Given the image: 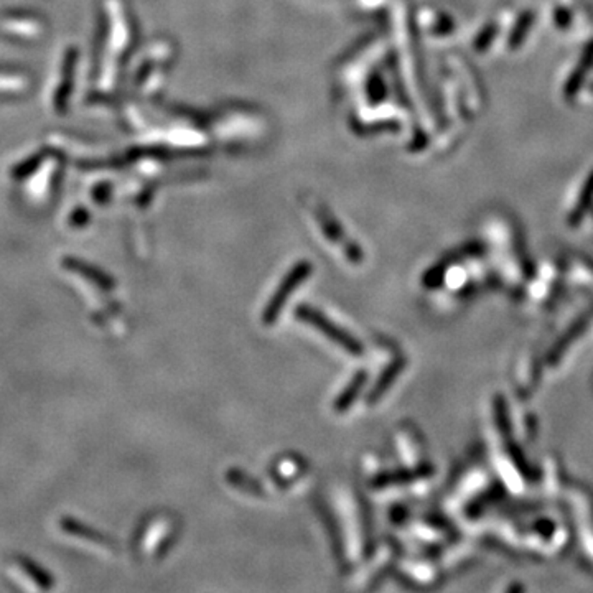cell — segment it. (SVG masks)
<instances>
[{
    "mask_svg": "<svg viewBox=\"0 0 593 593\" xmlns=\"http://www.w3.org/2000/svg\"><path fill=\"white\" fill-rule=\"evenodd\" d=\"M296 316H299L300 320L306 321V323L314 325L316 330H320L325 336H328V338L333 340L336 345L345 348V350L348 353H351V355L358 356L362 353V346H361L360 341L353 338L351 335H348L346 331L340 328V326L331 323L328 318H325V315H321L320 311L311 309V306H309V305L299 306V309H296Z\"/></svg>",
    "mask_w": 593,
    "mask_h": 593,
    "instance_id": "obj_1",
    "label": "cell"
},
{
    "mask_svg": "<svg viewBox=\"0 0 593 593\" xmlns=\"http://www.w3.org/2000/svg\"><path fill=\"white\" fill-rule=\"evenodd\" d=\"M310 270H311V267H310L309 262H300L299 265H295V267L292 269V272H289L287 275H285V279L282 280V284H280L277 292H275L272 295V299L269 300L267 309L264 310L262 321L265 325L274 323V321L279 318V315L284 309L285 301H287L289 296L294 294V290L299 287V285L304 282L306 277H309Z\"/></svg>",
    "mask_w": 593,
    "mask_h": 593,
    "instance_id": "obj_2",
    "label": "cell"
},
{
    "mask_svg": "<svg viewBox=\"0 0 593 593\" xmlns=\"http://www.w3.org/2000/svg\"><path fill=\"white\" fill-rule=\"evenodd\" d=\"M63 267L71 270V272H74V274H79L81 277L89 280V282H93L96 287H99L102 290H111L116 285L114 279H112L111 275L102 272L101 269L94 267V265L84 262V260H79L76 257H65Z\"/></svg>",
    "mask_w": 593,
    "mask_h": 593,
    "instance_id": "obj_3",
    "label": "cell"
},
{
    "mask_svg": "<svg viewBox=\"0 0 593 593\" xmlns=\"http://www.w3.org/2000/svg\"><path fill=\"white\" fill-rule=\"evenodd\" d=\"M60 528L63 533H68L71 536H76V538H84L88 541H93V543H98V544H109V541L107 538H104L99 531H96L93 528H89V526H86L81 523V521L74 519V518H70V516H65V518H61L60 521Z\"/></svg>",
    "mask_w": 593,
    "mask_h": 593,
    "instance_id": "obj_4",
    "label": "cell"
},
{
    "mask_svg": "<svg viewBox=\"0 0 593 593\" xmlns=\"http://www.w3.org/2000/svg\"><path fill=\"white\" fill-rule=\"evenodd\" d=\"M20 569H22L25 574H27L30 579H32L35 584H37L42 590H51L55 587V579L51 577L47 570L43 569L42 565H38L37 562L30 559V557L18 555L17 557Z\"/></svg>",
    "mask_w": 593,
    "mask_h": 593,
    "instance_id": "obj_5",
    "label": "cell"
},
{
    "mask_svg": "<svg viewBox=\"0 0 593 593\" xmlns=\"http://www.w3.org/2000/svg\"><path fill=\"white\" fill-rule=\"evenodd\" d=\"M366 379H367V375L365 371L358 372V375L353 377L346 389L341 392L338 399H336V402H335V411L336 412H345V411H348V409H350V406L353 402H355V399L358 397V394L361 392Z\"/></svg>",
    "mask_w": 593,
    "mask_h": 593,
    "instance_id": "obj_6",
    "label": "cell"
},
{
    "mask_svg": "<svg viewBox=\"0 0 593 593\" xmlns=\"http://www.w3.org/2000/svg\"><path fill=\"white\" fill-rule=\"evenodd\" d=\"M402 366H404V360H399V361H396V362H392V365L387 367L386 370V372L384 375H382L379 379H377V384L375 386V389L371 391V394L367 396V402H376L377 399H379L382 394H384V392L389 389V386H391V382L396 379L397 377V375L399 372H401V370H402Z\"/></svg>",
    "mask_w": 593,
    "mask_h": 593,
    "instance_id": "obj_7",
    "label": "cell"
}]
</instances>
